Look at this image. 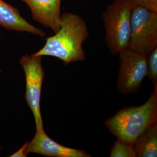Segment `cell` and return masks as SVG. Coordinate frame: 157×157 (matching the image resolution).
Segmentation results:
<instances>
[{"label":"cell","instance_id":"7a4b0ae2","mask_svg":"<svg viewBox=\"0 0 157 157\" xmlns=\"http://www.w3.org/2000/svg\"><path fill=\"white\" fill-rule=\"evenodd\" d=\"M157 123V86L143 105L124 108L104 122L117 139L134 144L147 128Z\"/></svg>","mask_w":157,"mask_h":157},{"label":"cell","instance_id":"5b68a950","mask_svg":"<svg viewBox=\"0 0 157 157\" xmlns=\"http://www.w3.org/2000/svg\"><path fill=\"white\" fill-rule=\"evenodd\" d=\"M42 56L25 55L20 59L26 79L25 100L33 115L36 130L44 129L40 111L41 88L45 76Z\"/></svg>","mask_w":157,"mask_h":157},{"label":"cell","instance_id":"5bb4252c","mask_svg":"<svg viewBox=\"0 0 157 157\" xmlns=\"http://www.w3.org/2000/svg\"><path fill=\"white\" fill-rule=\"evenodd\" d=\"M28 143L26 142V143H25L22 147L19 149L17 152H15V153L12 154L11 155H10V157H25L28 155V154L26 152V148L28 145Z\"/></svg>","mask_w":157,"mask_h":157},{"label":"cell","instance_id":"3957f363","mask_svg":"<svg viewBox=\"0 0 157 157\" xmlns=\"http://www.w3.org/2000/svg\"><path fill=\"white\" fill-rule=\"evenodd\" d=\"M133 6L131 0H113L102 13L105 42L113 54L129 48Z\"/></svg>","mask_w":157,"mask_h":157},{"label":"cell","instance_id":"8992f818","mask_svg":"<svg viewBox=\"0 0 157 157\" xmlns=\"http://www.w3.org/2000/svg\"><path fill=\"white\" fill-rule=\"evenodd\" d=\"M121 65L117 86L122 94L128 95L140 89L147 75V56L128 48L119 53Z\"/></svg>","mask_w":157,"mask_h":157},{"label":"cell","instance_id":"7c38bea8","mask_svg":"<svg viewBox=\"0 0 157 157\" xmlns=\"http://www.w3.org/2000/svg\"><path fill=\"white\" fill-rule=\"evenodd\" d=\"M147 75L154 86H157V47L147 56Z\"/></svg>","mask_w":157,"mask_h":157},{"label":"cell","instance_id":"4fadbf2b","mask_svg":"<svg viewBox=\"0 0 157 157\" xmlns=\"http://www.w3.org/2000/svg\"><path fill=\"white\" fill-rule=\"evenodd\" d=\"M133 6H143L150 10L157 12V0H131Z\"/></svg>","mask_w":157,"mask_h":157},{"label":"cell","instance_id":"30bf717a","mask_svg":"<svg viewBox=\"0 0 157 157\" xmlns=\"http://www.w3.org/2000/svg\"><path fill=\"white\" fill-rule=\"evenodd\" d=\"M136 157H157V123L152 124L138 136L133 144Z\"/></svg>","mask_w":157,"mask_h":157},{"label":"cell","instance_id":"277c9868","mask_svg":"<svg viewBox=\"0 0 157 157\" xmlns=\"http://www.w3.org/2000/svg\"><path fill=\"white\" fill-rule=\"evenodd\" d=\"M157 47V12L133 6L129 49L148 56Z\"/></svg>","mask_w":157,"mask_h":157},{"label":"cell","instance_id":"52a82bcc","mask_svg":"<svg viewBox=\"0 0 157 157\" xmlns=\"http://www.w3.org/2000/svg\"><path fill=\"white\" fill-rule=\"evenodd\" d=\"M26 152L28 155L34 153L45 157H91L84 150L67 147L56 143L49 137L44 129L36 130L33 138L28 143Z\"/></svg>","mask_w":157,"mask_h":157},{"label":"cell","instance_id":"6da1fadb","mask_svg":"<svg viewBox=\"0 0 157 157\" xmlns=\"http://www.w3.org/2000/svg\"><path fill=\"white\" fill-rule=\"evenodd\" d=\"M89 32L84 19L78 14L65 12L61 16L60 28L46 39L45 45L33 56L57 58L66 66L72 62L86 59L82 45Z\"/></svg>","mask_w":157,"mask_h":157},{"label":"cell","instance_id":"ba28073f","mask_svg":"<svg viewBox=\"0 0 157 157\" xmlns=\"http://www.w3.org/2000/svg\"><path fill=\"white\" fill-rule=\"evenodd\" d=\"M31 11L34 20L54 33L61 26V0H22Z\"/></svg>","mask_w":157,"mask_h":157},{"label":"cell","instance_id":"9a60e30c","mask_svg":"<svg viewBox=\"0 0 157 157\" xmlns=\"http://www.w3.org/2000/svg\"><path fill=\"white\" fill-rule=\"evenodd\" d=\"M0 151H1V147H0Z\"/></svg>","mask_w":157,"mask_h":157},{"label":"cell","instance_id":"9c48e42d","mask_svg":"<svg viewBox=\"0 0 157 157\" xmlns=\"http://www.w3.org/2000/svg\"><path fill=\"white\" fill-rule=\"evenodd\" d=\"M0 25L10 30L25 32L40 37H44L45 35L43 30L26 21L17 8L6 3L3 0H0Z\"/></svg>","mask_w":157,"mask_h":157},{"label":"cell","instance_id":"8fae6325","mask_svg":"<svg viewBox=\"0 0 157 157\" xmlns=\"http://www.w3.org/2000/svg\"><path fill=\"white\" fill-rule=\"evenodd\" d=\"M111 157H136L133 144L117 139L112 146L110 152Z\"/></svg>","mask_w":157,"mask_h":157}]
</instances>
